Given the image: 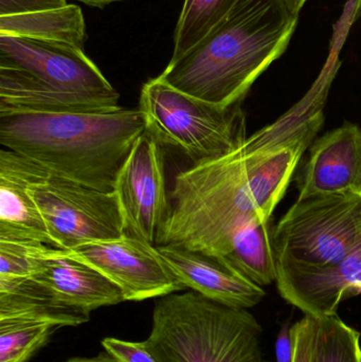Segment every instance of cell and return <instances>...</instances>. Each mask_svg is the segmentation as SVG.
Masks as SVG:
<instances>
[{
  "instance_id": "obj_9",
  "label": "cell",
  "mask_w": 361,
  "mask_h": 362,
  "mask_svg": "<svg viewBox=\"0 0 361 362\" xmlns=\"http://www.w3.org/2000/svg\"><path fill=\"white\" fill-rule=\"evenodd\" d=\"M125 233L158 246L170 217L162 146L144 132L119 172L114 189Z\"/></svg>"
},
{
  "instance_id": "obj_26",
  "label": "cell",
  "mask_w": 361,
  "mask_h": 362,
  "mask_svg": "<svg viewBox=\"0 0 361 362\" xmlns=\"http://www.w3.org/2000/svg\"><path fill=\"white\" fill-rule=\"evenodd\" d=\"M295 341L292 323H282L275 344V362H294Z\"/></svg>"
},
{
  "instance_id": "obj_29",
  "label": "cell",
  "mask_w": 361,
  "mask_h": 362,
  "mask_svg": "<svg viewBox=\"0 0 361 362\" xmlns=\"http://www.w3.org/2000/svg\"><path fill=\"white\" fill-rule=\"evenodd\" d=\"M87 6H95V8H103L107 4H112L114 1H120V0H78Z\"/></svg>"
},
{
  "instance_id": "obj_16",
  "label": "cell",
  "mask_w": 361,
  "mask_h": 362,
  "mask_svg": "<svg viewBox=\"0 0 361 362\" xmlns=\"http://www.w3.org/2000/svg\"><path fill=\"white\" fill-rule=\"evenodd\" d=\"M21 317L52 323L55 327L82 325L90 314L57 301L32 279L0 282V319Z\"/></svg>"
},
{
  "instance_id": "obj_19",
  "label": "cell",
  "mask_w": 361,
  "mask_h": 362,
  "mask_svg": "<svg viewBox=\"0 0 361 362\" xmlns=\"http://www.w3.org/2000/svg\"><path fill=\"white\" fill-rule=\"evenodd\" d=\"M237 2L239 0H184L170 62L178 61L199 46L228 16Z\"/></svg>"
},
{
  "instance_id": "obj_2",
  "label": "cell",
  "mask_w": 361,
  "mask_h": 362,
  "mask_svg": "<svg viewBox=\"0 0 361 362\" xmlns=\"http://www.w3.org/2000/svg\"><path fill=\"white\" fill-rule=\"evenodd\" d=\"M298 21L278 0H239L209 36L170 62L160 76L215 105L243 103L254 83L285 52Z\"/></svg>"
},
{
  "instance_id": "obj_13",
  "label": "cell",
  "mask_w": 361,
  "mask_h": 362,
  "mask_svg": "<svg viewBox=\"0 0 361 362\" xmlns=\"http://www.w3.org/2000/svg\"><path fill=\"white\" fill-rule=\"evenodd\" d=\"M361 192V129L345 122L312 144L299 196Z\"/></svg>"
},
{
  "instance_id": "obj_11",
  "label": "cell",
  "mask_w": 361,
  "mask_h": 362,
  "mask_svg": "<svg viewBox=\"0 0 361 362\" xmlns=\"http://www.w3.org/2000/svg\"><path fill=\"white\" fill-rule=\"evenodd\" d=\"M276 283L282 298L307 316H335L341 302L361 295V247L326 265L278 264Z\"/></svg>"
},
{
  "instance_id": "obj_7",
  "label": "cell",
  "mask_w": 361,
  "mask_h": 362,
  "mask_svg": "<svg viewBox=\"0 0 361 362\" xmlns=\"http://www.w3.org/2000/svg\"><path fill=\"white\" fill-rule=\"evenodd\" d=\"M280 265L334 263L361 247V192L297 198L273 229Z\"/></svg>"
},
{
  "instance_id": "obj_14",
  "label": "cell",
  "mask_w": 361,
  "mask_h": 362,
  "mask_svg": "<svg viewBox=\"0 0 361 362\" xmlns=\"http://www.w3.org/2000/svg\"><path fill=\"white\" fill-rule=\"evenodd\" d=\"M44 167L1 148L0 151V240H34L50 245L46 223L29 193Z\"/></svg>"
},
{
  "instance_id": "obj_25",
  "label": "cell",
  "mask_w": 361,
  "mask_h": 362,
  "mask_svg": "<svg viewBox=\"0 0 361 362\" xmlns=\"http://www.w3.org/2000/svg\"><path fill=\"white\" fill-rule=\"evenodd\" d=\"M67 6V0H0V17L55 10Z\"/></svg>"
},
{
  "instance_id": "obj_4",
  "label": "cell",
  "mask_w": 361,
  "mask_h": 362,
  "mask_svg": "<svg viewBox=\"0 0 361 362\" xmlns=\"http://www.w3.org/2000/svg\"><path fill=\"white\" fill-rule=\"evenodd\" d=\"M120 95L84 50L0 35V117L119 110Z\"/></svg>"
},
{
  "instance_id": "obj_18",
  "label": "cell",
  "mask_w": 361,
  "mask_h": 362,
  "mask_svg": "<svg viewBox=\"0 0 361 362\" xmlns=\"http://www.w3.org/2000/svg\"><path fill=\"white\" fill-rule=\"evenodd\" d=\"M273 229L271 218L249 223L235 236L230 250L222 257L242 276L261 287L277 281Z\"/></svg>"
},
{
  "instance_id": "obj_3",
  "label": "cell",
  "mask_w": 361,
  "mask_h": 362,
  "mask_svg": "<svg viewBox=\"0 0 361 362\" xmlns=\"http://www.w3.org/2000/svg\"><path fill=\"white\" fill-rule=\"evenodd\" d=\"M144 132L138 108L0 117L2 148L103 192H114L119 172Z\"/></svg>"
},
{
  "instance_id": "obj_22",
  "label": "cell",
  "mask_w": 361,
  "mask_h": 362,
  "mask_svg": "<svg viewBox=\"0 0 361 362\" xmlns=\"http://www.w3.org/2000/svg\"><path fill=\"white\" fill-rule=\"evenodd\" d=\"M61 251L34 240H0V282L31 278L42 262L57 257Z\"/></svg>"
},
{
  "instance_id": "obj_8",
  "label": "cell",
  "mask_w": 361,
  "mask_h": 362,
  "mask_svg": "<svg viewBox=\"0 0 361 362\" xmlns=\"http://www.w3.org/2000/svg\"><path fill=\"white\" fill-rule=\"evenodd\" d=\"M29 193L46 223L52 247L71 250L125 234L114 192H103L42 170Z\"/></svg>"
},
{
  "instance_id": "obj_15",
  "label": "cell",
  "mask_w": 361,
  "mask_h": 362,
  "mask_svg": "<svg viewBox=\"0 0 361 362\" xmlns=\"http://www.w3.org/2000/svg\"><path fill=\"white\" fill-rule=\"evenodd\" d=\"M30 279L57 301L89 314L97 308L125 301L112 281L91 266L69 257L65 250L42 262Z\"/></svg>"
},
{
  "instance_id": "obj_21",
  "label": "cell",
  "mask_w": 361,
  "mask_h": 362,
  "mask_svg": "<svg viewBox=\"0 0 361 362\" xmlns=\"http://www.w3.org/2000/svg\"><path fill=\"white\" fill-rule=\"evenodd\" d=\"M313 362H361L360 332L337 315L317 319Z\"/></svg>"
},
{
  "instance_id": "obj_12",
  "label": "cell",
  "mask_w": 361,
  "mask_h": 362,
  "mask_svg": "<svg viewBox=\"0 0 361 362\" xmlns=\"http://www.w3.org/2000/svg\"><path fill=\"white\" fill-rule=\"evenodd\" d=\"M184 288L232 308L259 305L266 293L231 267L222 257L174 245L156 246Z\"/></svg>"
},
{
  "instance_id": "obj_1",
  "label": "cell",
  "mask_w": 361,
  "mask_h": 362,
  "mask_svg": "<svg viewBox=\"0 0 361 362\" xmlns=\"http://www.w3.org/2000/svg\"><path fill=\"white\" fill-rule=\"evenodd\" d=\"M332 76L324 74L296 105L232 152L177 174L158 246L174 245L224 257L243 228L271 218L324 125Z\"/></svg>"
},
{
  "instance_id": "obj_27",
  "label": "cell",
  "mask_w": 361,
  "mask_h": 362,
  "mask_svg": "<svg viewBox=\"0 0 361 362\" xmlns=\"http://www.w3.org/2000/svg\"><path fill=\"white\" fill-rule=\"evenodd\" d=\"M290 14L299 16L301 10L309 0H278Z\"/></svg>"
},
{
  "instance_id": "obj_24",
  "label": "cell",
  "mask_w": 361,
  "mask_h": 362,
  "mask_svg": "<svg viewBox=\"0 0 361 362\" xmlns=\"http://www.w3.org/2000/svg\"><path fill=\"white\" fill-rule=\"evenodd\" d=\"M102 346L118 362H158L146 348V342H127L105 338Z\"/></svg>"
},
{
  "instance_id": "obj_17",
  "label": "cell",
  "mask_w": 361,
  "mask_h": 362,
  "mask_svg": "<svg viewBox=\"0 0 361 362\" xmlns=\"http://www.w3.org/2000/svg\"><path fill=\"white\" fill-rule=\"evenodd\" d=\"M0 35L65 42L84 50L86 25L76 4L61 8L0 17Z\"/></svg>"
},
{
  "instance_id": "obj_23",
  "label": "cell",
  "mask_w": 361,
  "mask_h": 362,
  "mask_svg": "<svg viewBox=\"0 0 361 362\" xmlns=\"http://www.w3.org/2000/svg\"><path fill=\"white\" fill-rule=\"evenodd\" d=\"M316 332L317 319L307 315L292 325L295 341L294 362H313Z\"/></svg>"
},
{
  "instance_id": "obj_5",
  "label": "cell",
  "mask_w": 361,
  "mask_h": 362,
  "mask_svg": "<svg viewBox=\"0 0 361 362\" xmlns=\"http://www.w3.org/2000/svg\"><path fill=\"white\" fill-rule=\"evenodd\" d=\"M261 334L246 308L191 291L160 297L144 342L158 362H263Z\"/></svg>"
},
{
  "instance_id": "obj_6",
  "label": "cell",
  "mask_w": 361,
  "mask_h": 362,
  "mask_svg": "<svg viewBox=\"0 0 361 362\" xmlns=\"http://www.w3.org/2000/svg\"><path fill=\"white\" fill-rule=\"evenodd\" d=\"M242 104L215 105L178 90L160 76L142 86L139 110L146 131L161 146L201 163L232 152L247 139Z\"/></svg>"
},
{
  "instance_id": "obj_10",
  "label": "cell",
  "mask_w": 361,
  "mask_h": 362,
  "mask_svg": "<svg viewBox=\"0 0 361 362\" xmlns=\"http://www.w3.org/2000/svg\"><path fill=\"white\" fill-rule=\"evenodd\" d=\"M67 253L112 281L125 301L165 297L184 289L157 247L131 234L125 233L117 240L89 243Z\"/></svg>"
},
{
  "instance_id": "obj_20",
  "label": "cell",
  "mask_w": 361,
  "mask_h": 362,
  "mask_svg": "<svg viewBox=\"0 0 361 362\" xmlns=\"http://www.w3.org/2000/svg\"><path fill=\"white\" fill-rule=\"evenodd\" d=\"M54 327L35 319H0V362H29L47 344Z\"/></svg>"
},
{
  "instance_id": "obj_28",
  "label": "cell",
  "mask_w": 361,
  "mask_h": 362,
  "mask_svg": "<svg viewBox=\"0 0 361 362\" xmlns=\"http://www.w3.org/2000/svg\"><path fill=\"white\" fill-rule=\"evenodd\" d=\"M64 362H118L107 352L99 354L93 358H71Z\"/></svg>"
}]
</instances>
